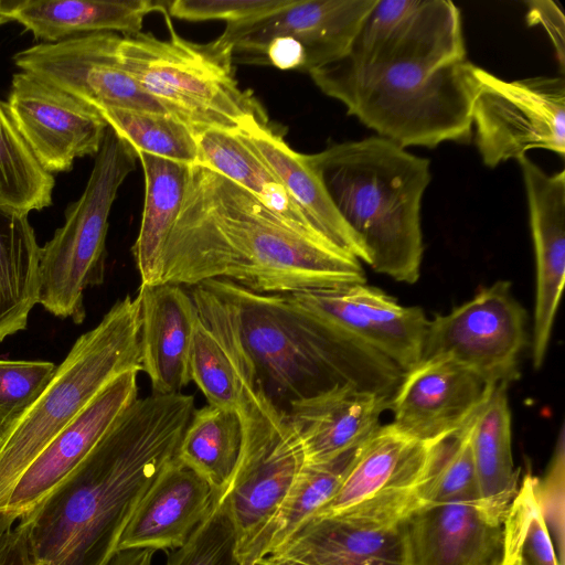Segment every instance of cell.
<instances>
[{"mask_svg": "<svg viewBox=\"0 0 565 565\" xmlns=\"http://www.w3.org/2000/svg\"><path fill=\"white\" fill-rule=\"evenodd\" d=\"M154 551L149 548H128L118 551L108 565H152Z\"/></svg>", "mask_w": 565, "mask_h": 565, "instance_id": "44", "label": "cell"}, {"mask_svg": "<svg viewBox=\"0 0 565 565\" xmlns=\"http://www.w3.org/2000/svg\"><path fill=\"white\" fill-rule=\"evenodd\" d=\"M209 279L271 295L366 282L360 259L299 235L247 190L194 163L163 248L161 284Z\"/></svg>", "mask_w": 565, "mask_h": 565, "instance_id": "1", "label": "cell"}, {"mask_svg": "<svg viewBox=\"0 0 565 565\" xmlns=\"http://www.w3.org/2000/svg\"><path fill=\"white\" fill-rule=\"evenodd\" d=\"M500 561L504 565H558L531 475L523 478L504 518Z\"/></svg>", "mask_w": 565, "mask_h": 565, "instance_id": "35", "label": "cell"}, {"mask_svg": "<svg viewBox=\"0 0 565 565\" xmlns=\"http://www.w3.org/2000/svg\"><path fill=\"white\" fill-rule=\"evenodd\" d=\"M302 312L380 353L402 372L422 359L429 319L366 282L284 295Z\"/></svg>", "mask_w": 565, "mask_h": 565, "instance_id": "14", "label": "cell"}, {"mask_svg": "<svg viewBox=\"0 0 565 565\" xmlns=\"http://www.w3.org/2000/svg\"><path fill=\"white\" fill-rule=\"evenodd\" d=\"M561 428L554 454L542 478L534 477V494L553 543L558 565H564L565 446Z\"/></svg>", "mask_w": 565, "mask_h": 565, "instance_id": "39", "label": "cell"}, {"mask_svg": "<svg viewBox=\"0 0 565 565\" xmlns=\"http://www.w3.org/2000/svg\"><path fill=\"white\" fill-rule=\"evenodd\" d=\"M243 440L227 488L216 494L232 521L245 565L256 541L291 489L305 458L286 412L259 387L238 412Z\"/></svg>", "mask_w": 565, "mask_h": 565, "instance_id": "9", "label": "cell"}, {"mask_svg": "<svg viewBox=\"0 0 565 565\" xmlns=\"http://www.w3.org/2000/svg\"><path fill=\"white\" fill-rule=\"evenodd\" d=\"M145 177L141 225L131 248L141 285L161 284L162 254L178 217L189 166L136 152Z\"/></svg>", "mask_w": 565, "mask_h": 565, "instance_id": "30", "label": "cell"}, {"mask_svg": "<svg viewBox=\"0 0 565 565\" xmlns=\"http://www.w3.org/2000/svg\"><path fill=\"white\" fill-rule=\"evenodd\" d=\"M471 124L482 162L495 168L533 149L565 154V81H507L471 63Z\"/></svg>", "mask_w": 565, "mask_h": 565, "instance_id": "11", "label": "cell"}, {"mask_svg": "<svg viewBox=\"0 0 565 565\" xmlns=\"http://www.w3.org/2000/svg\"><path fill=\"white\" fill-rule=\"evenodd\" d=\"M166 10V2L149 0H23L14 1L10 15L35 39L56 43L99 32H141L143 19Z\"/></svg>", "mask_w": 565, "mask_h": 565, "instance_id": "26", "label": "cell"}, {"mask_svg": "<svg viewBox=\"0 0 565 565\" xmlns=\"http://www.w3.org/2000/svg\"><path fill=\"white\" fill-rule=\"evenodd\" d=\"M289 0H175L166 2V12L175 19L226 24L255 19L285 6Z\"/></svg>", "mask_w": 565, "mask_h": 565, "instance_id": "40", "label": "cell"}, {"mask_svg": "<svg viewBox=\"0 0 565 565\" xmlns=\"http://www.w3.org/2000/svg\"><path fill=\"white\" fill-rule=\"evenodd\" d=\"M242 440L238 413L207 404L194 409L182 435L177 459L202 477L218 494L232 479Z\"/></svg>", "mask_w": 565, "mask_h": 565, "instance_id": "31", "label": "cell"}, {"mask_svg": "<svg viewBox=\"0 0 565 565\" xmlns=\"http://www.w3.org/2000/svg\"><path fill=\"white\" fill-rule=\"evenodd\" d=\"M405 565H497L503 523L493 521L478 500L424 504L401 523Z\"/></svg>", "mask_w": 565, "mask_h": 565, "instance_id": "20", "label": "cell"}, {"mask_svg": "<svg viewBox=\"0 0 565 565\" xmlns=\"http://www.w3.org/2000/svg\"><path fill=\"white\" fill-rule=\"evenodd\" d=\"M526 344V312L511 282L498 280L428 321L422 359L444 356L489 385L509 386Z\"/></svg>", "mask_w": 565, "mask_h": 565, "instance_id": "12", "label": "cell"}, {"mask_svg": "<svg viewBox=\"0 0 565 565\" xmlns=\"http://www.w3.org/2000/svg\"><path fill=\"white\" fill-rule=\"evenodd\" d=\"M55 370L50 361L0 359V437L41 395Z\"/></svg>", "mask_w": 565, "mask_h": 565, "instance_id": "38", "label": "cell"}, {"mask_svg": "<svg viewBox=\"0 0 565 565\" xmlns=\"http://www.w3.org/2000/svg\"><path fill=\"white\" fill-rule=\"evenodd\" d=\"M233 132L277 177L327 242L365 263L360 242L334 206L308 154L295 151L279 131L255 118L245 119Z\"/></svg>", "mask_w": 565, "mask_h": 565, "instance_id": "24", "label": "cell"}, {"mask_svg": "<svg viewBox=\"0 0 565 565\" xmlns=\"http://www.w3.org/2000/svg\"><path fill=\"white\" fill-rule=\"evenodd\" d=\"M0 565H36L23 521L0 534Z\"/></svg>", "mask_w": 565, "mask_h": 565, "instance_id": "43", "label": "cell"}, {"mask_svg": "<svg viewBox=\"0 0 565 565\" xmlns=\"http://www.w3.org/2000/svg\"><path fill=\"white\" fill-rule=\"evenodd\" d=\"M390 398L343 386L291 403L286 417L305 465L326 463L356 449L381 425Z\"/></svg>", "mask_w": 565, "mask_h": 565, "instance_id": "22", "label": "cell"}, {"mask_svg": "<svg viewBox=\"0 0 565 565\" xmlns=\"http://www.w3.org/2000/svg\"><path fill=\"white\" fill-rule=\"evenodd\" d=\"M163 12L168 39L139 32L119 43L120 63L139 86L193 131H235L247 118L268 125L264 107L235 78L233 51L216 40L201 44L182 38Z\"/></svg>", "mask_w": 565, "mask_h": 565, "instance_id": "7", "label": "cell"}, {"mask_svg": "<svg viewBox=\"0 0 565 565\" xmlns=\"http://www.w3.org/2000/svg\"><path fill=\"white\" fill-rule=\"evenodd\" d=\"M166 565H241L234 526L217 497L202 523L184 545L170 554Z\"/></svg>", "mask_w": 565, "mask_h": 565, "instance_id": "37", "label": "cell"}, {"mask_svg": "<svg viewBox=\"0 0 565 565\" xmlns=\"http://www.w3.org/2000/svg\"><path fill=\"white\" fill-rule=\"evenodd\" d=\"M40 253L28 214L0 202V342L26 328L39 302Z\"/></svg>", "mask_w": 565, "mask_h": 565, "instance_id": "29", "label": "cell"}, {"mask_svg": "<svg viewBox=\"0 0 565 565\" xmlns=\"http://www.w3.org/2000/svg\"><path fill=\"white\" fill-rule=\"evenodd\" d=\"M140 298L125 296L82 334L41 395L0 437V519L18 480L116 377L141 371Z\"/></svg>", "mask_w": 565, "mask_h": 565, "instance_id": "6", "label": "cell"}, {"mask_svg": "<svg viewBox=\"0 0 565 565\" xmlns=\"http://www.w3.org/2000/svg\"><path fill=\"white\" fill-rule=\"evenodd\" d=\"M526 192L535 257L532 362L545 360L565 280V171L548 174L527 156L518 160Z\"/></svg>", "mask_w": 565, "mask_h": 565, "instance_id": "19", "label": "cell"}, {"mask_svg": "<svg viewBox=\"0 0 565 565\" xmlns=\"http://www.w3.org/2000/svg\"><path fill=\"white\" fill-rule=\"evenodd\" d=\"M4 109L50 174L67 172L77 158L96 156L108 128L94 107L31 74L13 75Z\"/></svg>", "mask_w": 565, "mask_h": 565, "instance_id": "15", "label": "cell"}, {"mask_svg": "<svg viewBox=\"0 0 565 565\" xmlns=\"http://www.w3.org/2000/svg\"><path fill=\"white\" fill-rule=\"evenodd\" d=\"M193 132L199 152L198 163L220 172L247 190L294 232L334 247L316 230L277 177L235 132L216 128Z\"/></svg>", "mask_w": 565, "mask_h": 565, "instance_id": "28", "label": "cell"}, {"mask_svg": "<svg viewBox=\"0 0 565 565\" xmlns=\"http://www.w3.org/2000/svg\"><path fill=\"white\" fill-rule=\"evenodd\" d=\"M194 412L183 393L135 399L73 470L19 521L36 565H108L140 500L177 457Z\"/></svg>", "mask_w": 565, "mask_h": 565, "instance_id": "2", "label": "cell"}, {"mask_svg": "<svg viewBox=\"0 0 565 565\" xmlns=\"http://www.w3.org/2000/svg\"><path fill=\"white\" fill-rule=\"evenodd\" d=\"M231 302L258 386L278 408L350 386L391 397L403 372L340 330L302 312L284 295L209 279Z\"/></svg>", "mask_w": 565, "mask_h": 565, "instance_id": "4", "label": "cell"}, {"mask_svg": "<svg viewBox=\"0 0 565 565\" xmlns=\"http://www.w3.org/2000/svg\"><path fill=\"white\" fill-rule=\"evenodd\" d=\"M120 41L121 36L115 32L92 33L31 46L18 52L13 61L21 72L96 110L115 107L171 114L122 67L118 53Z\"/></svg>", "mask_w": 565, "mask_h": 565, "instance_id": "13", "label": "cell"}, {"mask_svg": "<svg viewBox=\"0 0 565 565\" xmlns=\"http://www.w3.org/2000/svg\"><path fill=\"white\" fill-rule=\"evenodd\" d=\"M355 450L326 463L302 467L276 514L256 541L245 565H254L273 553L334 495Z\"/></svg>", "mask_w": 565, "mask_h": 565, "instance_id": "32", "label": "cell"}, {"mask_svg": "<svg viewBox=\"0 0 565 565\" xmlns=\"http://www.w3.org/2000/svg\"><path fill=\"white\" fill-rule=\"evenodd\" d=\"M215 498L212 487L175 457L140 500L119 540L118 551L181 547L207 515Z\"/></svg>", "mask_w": 565, "mask_h": 565, "instance_id": "21", "label": "cell"}, {"mask_svg": "<svg viewBox=\"0 0 565 565\" xmlns=\"http://www.w3.org/2000/svg\"><path fill=\"white\" fill-rule=\"evenodd\" d=\"M308 159L360 242L365 264L396 281L416 282L429 160L377 135L334 143Z\"/></svg>", "mask_w": 565, "mask_h": 565, "instance_id": "5", "label": "cell"}, {"mask_svg": "<svg viewBox=\"0 0 565 565\" xmlns=\"http://www.w3.org/2000/svg\"><path fill=\"white\" fill-rule=\"evenodd\" d=\"M260 55L264 56L270 65H274L279 70L305 71V50L298 41L290 36H278L271 39L265 45Z\"/></svg>", "mask_w": 565, "mask_h": 565, "instance_id": "42", "label": "cell"}, {"mask_svg": "<svg viewBox=\"0 0 565 565\" xmlns=\"http://www.w3.org/2000/svg\"><path fill=\"white\" fill-rule=\"evenodd\" d=\"M98 113L136 152H146L186 166L199 162L191 127L171 114L107 107Z\"/></svg>", "mask_w": 565, "mask_h": 565, "instance_id": "33", "label": "cell"}, {"mask_svg": "<svg viewBox=\"0 0 565 565\" xmlns=\"http://www.w3.org/2000/svg\"><path fill=\"white\" fill-rule=\"evenodd\" d=\"M450 500L479 501L468 424L444 441L420 505Z\"/></svg>", "mask_w": 565, "mask_h": 565, "instance_id": "36", "label": "cell"}, {"mask_svg": "<svg viewBox=\"0 0 565 565\" xmlns=\"http://www.w3.org/2000/svg\"><path fill=\"white\" fill-rule=\"evenodd\" d=\"M302 565H405L402 526L312 516L265 556Z\"/></svg>", "mask_w": 565, "mask_h": 565, "instance_id": "25", "label": "cell"}, {"mask_svg": "<svg viewBox=\"0 0 565 565\" xmlns=\"http://www.w3.org/2000/svg\"><path fill=\"white\" fill-rule=\"evenodd\" d=\"M141 371L154 394L181 393L190 381L189 354L198 312L191 294L172 284L140 285Z\"/></svg>", "mask_w": 565, "mask_h": 565, "instance_id": "23", "label": "cell"}, {"mask_svg": "<svg viewBox=\"0 0 565 565\" xmlns=\"http://www.w3.org/2000/svg\"><path fill=\"white\" fill-rule=\"evenodd\" d=\"M377 0H289L285 6L238 23L226 24L216 42L233 54L260 55L274 38L290 36L306 53L310 73L344 58Z\"/></svg>", "mask_w": 565, "mask_h": 565, "instance_id": "16", "label": "cell"}, {"mask_svg": "<svg viewBox=\"0 0 565 565\" xmlns=\"http://www.w3.org/2000/svg\"><path fill=\"white\" fill-rule=\"evenodd\" d=\"M54 184L0 102V202L26 214L41 211L52 204Z\"/></svg>", "mask_w": 565, "mask_h": 565, "instance_id": "34", "label": "cell"}, {"mask_svg": "<svg viewBox=\"0 0 565 565\" xmlns=\"http://www.w3.org/2000/svg\"><path fill=\"white\" fill-rule=\"evenodd\" d=\"M497 565H504L501 561Z\"/></svg>", "mask_w": 565, "mask_h": 565, "instance_id": "47", "label": "cell"}, {"mask_svg": "<svg viewBox=\"0 0 565 565\" xmlns=\"http://www.w3.org/2000/svg\"><path fill=\"white\" fill-rule=\"evenodd\" d=\"M493 387L450 359H422L390 398L392 424L419 441L441 443L469 423Z\"/></svg>", "mask_w": 565, "mask_h": 565, "instance_id": "17", "label": "cell"}, {"mask_svg": "<svg viewBox=\"0 0 565 565\" xmlns=\"http://www.w3.org/2000/svg\"><path fill=\"white\" fill-rule=\"evenodd\" d=\"M507 385L493 387L468 423L478 499L499 523L519 490V470L512 456V418Z\"/></svg>", "mask_w": 565, "mask_h": 565, "instance_id": "27", "label": "cell"}, {"mask_svg": "<svg viewBox=\"0 0 565 565\" xmlns=\"http://www.w3.org/2000/svg\"><path fill=\"white\" fill-rule=\"evenodd\" d=\"M254 565H302V564H298V563H294V562L274 561V559H270L269 557H263V558H259L258 561H256L254 563Z\"/></svg>", "mask_w": 565, "mask_h": 565, "instance_id": "46", "label": "cell"}, {"mask_svg": "<svg viewBox=\"0 0 565 565\" xmlns=\"http://www.w3.org/2000/svg\"><path fill=\"white\" fill-rule=\"evenodd\" d=\"M526 22L541 25L554 46L562 72L565 67V18L558 4L552 0L526 1Z\"/></svg>", "mask_w": 565, "mask_h": 565, "instance_id": "41", "label": "cell"}, {"mask_svg": "<svg viewBox=\"0 0 565 565\" xmlns=\"http://www.w3.org/2000/svg\"><path fill=\"white\" fill-rule=\"evenodd\" d=\"M444 441L423 443L392 423L380 425L356 448L337 492L313 516L399 525L420 507Z\"/></svg>", "mask_w": 565, "mask_h": 565, "instance_id": "10", "label": "cell"}, {"mask_svg": "<svg viewBox=\"0 0 565 565\" xmlns=\"http://www.w3.org/2000/svg\"><path fill=\"white\" fill-rule=\"evenodd\" d=\"M137 159L135 149L108 127L84 192L68 204L64 225L41 247L38 303L53 316L84 321V291L105 278L110 210Z\"/></svg>", "mask_w": 565, "mask_h": 565, "instance_id": "8", "label": "cell"}, {"mask_svg": "<svg viewBox=\"0 0 565 565\" xmlns=\"http://www.w3.org/2000/svg\"><path fill=\"white\" fill-rule=\"evenodd\" d=\"M138 371L111 381L31 462L0 519V534L39 505L83 461L122 412L138 398Z\"/></svg>", "mask_w": 565, "mask_h": 565, "instance_id": "18", "label": "cell"}, {"mask_svg": "<svg viewBox=\"0 0 565 565\" xmlns=\"http://www.w3.org/2000/svg\"><path fill=\"white\" fill-rule=\"evenodd\" d=\"M13 4H14V1L0 0V26L12 21L10 11H11V8L13 7Z\"/></svg>", "mask_w": 565, "mask_h": 565, "instance_id": "45", "label": "cell"}, {"mask_svg": "<svg viewBox=\"0 0 565 565\" xmlns=\"http://www.w3.org/2000/svg\"><path fill=\"white\" fill-rule=\"evenodd\" d=\"M470 65L460 10L423 0L412 24L365 61L342 58L309 74L377 136L435 148L471 137Z\"/></svg>", "mask_w": 565, "mask_h": 565, "instance_id": "3", "label": "cell"}]
</instances>
